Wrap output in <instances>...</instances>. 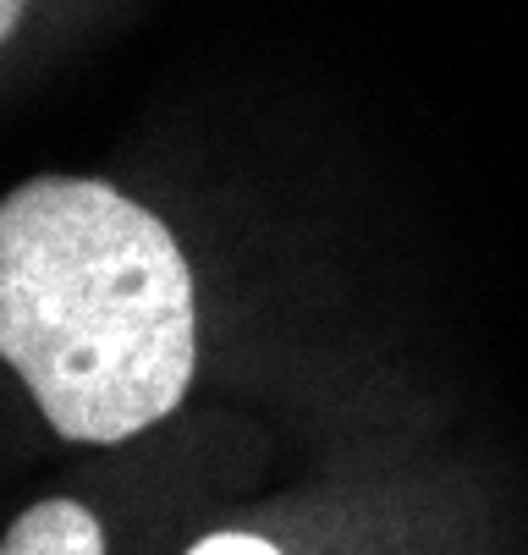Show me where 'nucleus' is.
I'll list each match as a JSON object with an SVG mask.
<instances>
[{"mask_svg": "<svg viewBox=\"0 0 528 555\" xmlns=\"http://www.w3.org/2000/svg\"><path fill=\"white\" fill-rule=\"evenodd\" d=\"M193 275L127 193L34 177L0 204V358L55 435L116 446L160 424L193 379Z\"/></svg>", "mask_w": 528, "mask_h": 555, "instance_id": "nucleus-1", "label": "nucleus"}, {"mask_svg": "<svg viewBox=\"0 0 528 555\" xmlns=\"http://www.w3.org/2000/svg\"><path fill=\"white\" fill-rule=\"evenodd\" d=\"M0 555H105V533L78 501H39L12 522Z\"/></svg>", "mask_w": 528, "mask_h": 555, "instance_id": "nucleus-2", "label": "nucleus"}, {"mask_svg": "<svg viewBox=\"0 0 528 555\" xmlns=\"http://www.w3.org/2000/svg\"><path fill=\"white\" fill-rule=\"evenodd\" d=\"M188 555H281V550L265 544V539H254V533H209Z\"/></svg>", "mask_w": 528, "mask_h": 555, "instance_id": "nucleus-3", "label": "nucleus"}, {"mask_svg": "<svg viewBox=\"0 0 528 555\" xmlns=\"http://www.w3.org/2000/svg\"><path fill=\"white\" fill-rule=\"evenodd\" d=\"M17 17H23V0H0V39L17 28Z\"/></svg>", "mask_w": 528, "mask_h": 555, "instance_id": "nucleus-4", "label": "nucleus"}]
</instances>
